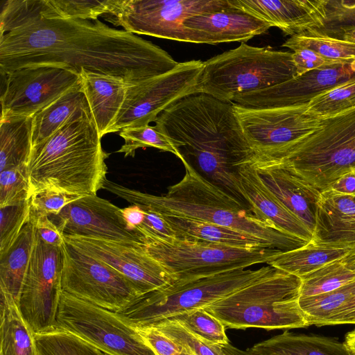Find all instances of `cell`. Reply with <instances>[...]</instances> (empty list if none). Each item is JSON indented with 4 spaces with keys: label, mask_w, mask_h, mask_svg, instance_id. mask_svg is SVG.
Masks as SVG:
<instances>
[{
    "label": "cell",
    "mask_w": 355,
    "mask_h": 355,
    "mask_svg": "<svg viewBox=\"0 0 355 355\" xmlns=\"http://www.w3.org/2000/svg\"><path fill=\"white\" fill-rule=\"evenodd\" d=\"M46 64L135 85L170 71L178 62L151 42L98 19H47L35 10L32 0L6 1L0 15L1 75Z\"/></svg>",
    "instance_id": "6da1fadb"
},
{
    "label": "cell",
    "mask_w": 355,
    "mask_h": 355,
    "mask_svg": "<svg viewBox=\"0 0 355 355\" xmlns=\"http://www.w3.org/2000/svg\"><path fill=\"white\" fill-rule=\"evenodd\" d=\"M180 160L251 211L239 182V168L255 153L248 144L233 103L196 93L171 105L155 121Z\"/></svg>",
    "instance_id": "7a4b0ae2"
},
{
    "label": "cell",
    "mask_w": 355,
    "mask_h": 355,
    "mask_svg": "<svg viewBox=\"0 0 355 355\" xmlns=\"http://www.w3.org/2000/svg\"><path fill=\"white\" fill-rule=\"evenodd\" d=\"M181 161L185 169L183 178L161 196L143 193L107 179L103 189L131 205L147 207L162 214L200 220L239 230L262 240L281 252L302 248L309 243L259 219L201 176L187 162Z\"/></svg>",
    "instance_id": "3957f363"
},
{
    "label": "cell",
    "mask_w": 355,
    "mask_h": 355,
    "mask_svg": "<svg viewBox=\"0 0 355 355\" xmlns=\"http://www.w3.org/2000/svg\"><path fill=\"white\" fill-rule=\"evenodd\" d=\"M89 107L76 110L47 139L32 147L26 166L28 198L51 190L82 196L103 189L107 167Z\"/></svg>",
    "instance_id": "277c9868"
},
{
    "label": "cell",
    "mask_w": 355,
    "mask_h": 355,
    "mask_svg": "<svg viewBox=\"0 0 355 355\" xmlns=\"http://www.w3.org/2000/svg\"><path fill=\"white\" fill-rule=\"evenodd\" d=\"M301 278L276 270L204 308L229 329L309 326L300 304Z\"/></svg>",
    "instance_id": "5b68a950"
},
{
    "label": "cell",
    "mask_w": 355,
    "mask_h": 355,
    "mask_svg": "<svg viewBox=\"0 0 355 355\" xmlns=\"http://www.w3.org/2000/svg\"><path fill=\"white\" fill-rule=\"evenodd\" d=\"M295 76L293 53L242 42L204 62L197 93L232 102L237 96L265 89Z\"/></svg>",
    "instance_id": "8992f818"
},
{
    "label": "cell",
    "mask_w": 355,
    "mask_h": 355,
    "mask_svg": "<svg viewBox=\"0 0 355 355\" xmlns=\"http://www.w3.org/2000/svg\"><path fill=\"white\" fill-rule=\"evenodd\" d=\"M275 270L268 265L257 270L238 268L178 279L171 285L140 297L117 313L132 327L157 323L186 311L204 309Z\"/></svg>",
    "instance_id": "52a82bcc"
},
{
    "label": "cell",
    "mask_w": 355,
    "mask_h": 355,
    "mask_svg": "<svg viewBox=\"0 0 355 355\" xmlns=\"http://www.w3.org/2000/svg\"><path fill=\"white\" fill-rule=\"evenodd\" d=\"M322 191L355 168V107L322 119V125L295 144L270 155Z\"/></svg>",
    "instance_id": "ba28073f"
},
{
    "label": "cell",
    "mask_w": 355,
    "mask_h": 355,
    "mask_svg": "<svg viewBox=\"0 0 355 355\" xmlns=\"http://www.w3.org/2000/svg\"><path fill=\"white\" fill-rule=\"evenodd\" d=\"M146 252L159 261L175 279L211 275L267 263L281 252L269 248H233L174 239H143Z\"/></svg>",
    "instance_id": "9c48e42d"
},
{
    "label": "cell",
    "mask_w": 355,
    "mask_h": 355,
    "mask_svg": "<svg viewBox=\"0 0 355 355\" xmlns=\"http://www.w3.org/2000/svg\"><path fill=\"white\" fill-rule=\"evenodd\" d=\"M56 329L72 334L107 355H156L136 329L117 313L64 291Z\"/></svg>",
    "instance_id": "30bf717a"
},
{
    "label": "cell",
    "mask_w": 355,
    "mask_h": 355,
    "mask_svg": "<svg viewBox=\"0 0 355 355\" xmlns=\"http://www.w3.org/2000/svg\"><path fill=\"white\" fill-rule=\"evenodd\" d=\"M62 251V291L116 313L144 295L125 276L64 241Z\"/></svg>",
    "instance_id": "8fae6325"
},
{
    "label": "cell",
    "mask_w": 355,
    "mask_h": 355,
    "mask_svg": "<svg viewBox=\"0 0 355 355\" xmlns=\"http://www.w3.org/2000/svg\"><path fill=\"white\" fill-rule=\"evenodd\" d=\"M203 64L204 62L195 60L178 62L170 71L130 85L119 113L107 133L148 125L171 105L197 93Z\"/></svg>",
    "instance_id": "7c38bea8"
},
{
    "label": "cell",
    "mask_w": 355,
    "mask_h": 355,
    "mask_svg": "<svg viewBox=\"0 0 355 355\" xmlns=\"http://www.w3.org/2000/svg\"><path fill=\"white\" fill-rule=\"evenodd\" d=\"M62 245L44 243L35 228L30 261L18 304L21 316L34 334L56 329L62 292Z\"/></svg>",
    "instance_id": "4fadbf2b"
},
{
    "label": "cell",
    "mask_w": 355,
    "mask_h": 355,
    "mask_svg": "<svg viewBox=\"0 0 355 355\" xmlns=\"http://www.w3.org/2000/svg\"><path fill=\"white\" fill-rule=\"evenodd\" d=\"M229 6L228 0H116L113 12L104 16L133 34L187 42V19Z\"/></svg>",
    "instance_id": "5bb4252c"
},
{
    "label": "cell",
    "mask_w": 355,
    "mask_h": 355,
    "mask_svg": "<svg viewBox=\"0 0 355 355\" xmlns=\"http://www.w3.org/2000/svg\"><path fill=\"white\" fill-rule=\"evenodd\" d=\"M233 105L248 144L259 155H269L284 150L322 125V119L309 110V104L272 108Z\"/></svg>",
    "instance_id": "9a60e30c"
},
{
    "label": "cell",
    "mask_w": 355,
    "mask_h": 355,
    "mask_svg": "<svg viewBox=\"0 0 355 355\" xmlns=\"http://www.w3.org/2000/svg\"><path fill=\"white\" fill-rule=\"evenodd\" d=\"M2 76L1 118L33 116L81 81L79 73L62 64L31 65Z\"/></svg>",
    "instance_id": "2e32d148"
},
{
    "label": "cell",
    "mask_w": 355,
    "mask_h": 355,
    "mask_svg": "<svg viewBox=\"0 0 355 355\" xmlns=\"http://www.w3.org/2000/svg\"><path fill=\"white\" fill-rule=\"evenodd\" d=\"M63 239L125 276L144 295L176 281L159 261L146 252L144 243L119 242L84 236H63Z\"/></svg>",
    "instance_id": "e0dca14e"
},
{
    "label": "cell",
    "mask_w": 355,
    "mask_h": 355,
    "mask_svg": "<svg viewBox=\"0 0 355 355\" xmlns=\"http://www.w3.org/2000/svg\"><path fill=\"white\" fill-rule=\"evenodd\" d=\"M49 218L62 236L142 243L141 236L128 226L121 208L96 195L83 196Z\"/></svg>",
    "instance_id": "ac0fdd59"
},
{
    "label": "cell",
    "mask_w": 355,
    "mask_h": 355,
    "mask_svg": "<svg viewBox=\"0 0 355 355\" xmlns=\"http://www.w3.org/2000/svg\"><path fill=\"white\" fill-rule=\"evenodd\" d=\"M355 77V60L334 68L313 70L271 87L244 94L231 103L249 108L307 105L314 98Z\"/></svg>",
    "instance_id": "d6986e66"
},
{
    "label": "cell",
    "mask_w": 355,
    "mask_h": 355,
    "mask_svg": "<svg viewBox=\"0 0 355 355\" xmlns=\"http://www.w3.org/2000/svg\"><path fill=\"white\" fill-rule=\"evenodd\" d=\"M251 162L264 187L313 233L321 191L279 160L255 153Z\"/></svg>",
    "instance_id": "ffe728a7"
},
{
    "label": "cell",
    "mask_w": 355,
    "mask_h": 355,
    "mask_svg": "<svg viewBox=\"0 0 355 355\" xmlns=\"http://www.w3.org/2000/svg\"><path fill=\"white\" fill-rule=\"evenodd\" d=\"M183 26L187 42L208 44L245 42L272 27L230 4L220 10L191 17L184 21Z\"/></svg>",
    "instance_id": "44dd1931"
},
{
    "label": "cell",
    "mask_w": 355,
    "mask_h": 355,
    "mask_svg": "<svg viewBox=\"0 0 355 355\" xmlns=\"http://www.w3.org/2000/svg\"><path fill=\"white\" fill-rule=\"evenodd\" d=\"M228 2L291 36L320 30L326 17L325 0H228Z\"/></svg>",
    "instance_id": "7402d4cb"
},
{
    "label": "cell",
    "mask_w": 355,
    "mask_h": 355,
    "mask_svg": "<svg viewBox=\"0 0 355 355\" xmlns=\"http://www.w3.org/2000/svg\"><path fill=\"white\" fill-rule=\"evenodd\" d=\"M311 242L318 245L355 248V196L331 189L321 191Z\"/></svg>",
    "instance_id": "603a6c76"
},
{
    "label": "cell",
    "mask_w": 355,
    "mask_h": 355,
    "mask_svg": "<svg viewBox=\"0 0 355 355\" xmlns=\"http://www.w3.org/2000/svg\"><path fill=\"white\" fill-rule=\"evenodd\" d=\"M239 174L241 191L257 218L294 236L312 241L308 227L264 187L251 160L239 168Z\"/></svg>",
    "instance_id": "cb8c5ba5"
},
{
    "label": "cell",
    "mask_w": 355,
    "mask_h": 355,
    "mask_svg": "<svg viewBox=\"0 0 355 355\" xmlns=\"http://www.w3.org/2000/svg\"><path fill=\"white\" fill-rule=\"evenodd\" d=\"M80 76L95 124L102 137L114 123L130 85L120 78L85 69Z\"/></svg>",
    "instance_id": "d4e9b609"
},
{
    "label": "cell",
    "mask_w": 355,
    "mask_h": 355,
    "mask_svg": "<svg viewBox=\"0 0 355 355\" xmlns=\"http://www.w3.org/2000/svg\"><path fill=\"white\" fill-rule=\"evenodd\" d=\"M162 215L180 239L233 248H272L262 240L232 228L197 219Z\"/></svg>",
    "instance_id": "484cf974"
},
{
    "label": "cell",
    "mask_w": 355,
    "mask_h": 355,
    "mask_svg": "<svg viewBox=\"0 0 355 355\" xmlns=\"http://www.w3.org/2000/svg\"><path fill=\"white\" fill-rule=\"evenodd\" d=\"M254 355H353L345 343L318 335L284 333L255 344Z\"/></svg>",
    "instance_id": "4316f807"
},
{
    "label": "cell",
    "mask_w": 355,
    "mask_h": 355,
    "mask_svg": "<svg viewBox=\"0 0 355 355\" xmlns=\"http://www.w3.org/2000/svg\"><path fill=\"white\" fill-rule=\"evenodd\" d=\"M35 236V226L28 220L17 240L5 253L0 254V293L19 304L28 267Z\"/></svg>",
    "instance_id": "83f0119b"
},
{
    "label": "cell",
    "mask_w": 355,
    "mask_h": 355,
    "mask_svg": "<svg viewBox=\"0 0 355 355\" xmlns=\"http://www.w3.org/2000/svg\"><path fill=\"white\" fill-rule=\"evenodd\" d=\"M0 293V355H39L34 333L17 304L10 296Z\"/></svg>",
    "instance_id": "f1b7e54d"
},
{
    "label": "cell",
    "mask_w": 355,
    "mask_h": 355,
    "mask_svg": "<svg viewBox=\"0 0 355 355\" xmlns=\"http://www.w3.org/2000/svg\"><path fill=\"white\" fill-rule=\"evenodd\" d=\"M33 116L0 119V171L26 167L32 150Z\"/></svg>",
    "instance_id": "f546056e"
},
{
    "label": "cell",
    "mask_w": 355,
    "mask_h": 355,
    "mask_svg": "<svg viewBox=\"0 0 355 355\" xmlns=\"http://www.w3.org/2000/svg\"><path fill=\"white\" fill-rule=\"evenodd\" d=\"M88 106L80 81L33 116L32 147L53 135L76 110Z\"/></svg>",
    "instance_id": "4dcf8cb0"
},
{
    "label": "cell",
    "mask_w": 355,
    "mask_h": 355,
    "mask_svg": "<svg viewBox=\"0 0 355 355\" xmlns=\"http://www.w3.org/2000/svg\"><path fill=\"white\" fill-rule=\"evenodd\" d=\"M353 248H337L313 244L274 256L268 265L300 278L322 266L345 257Z\"/></svg>",
    "instance_id": "1f68e13d"
},
{
    "label": "cell",
    "mask_w": 355,
    "mask_h": 355,
    "mask_svg": "<svg viewBox=\"0 0 355 355\" xmlns=\"http://www.w3.org/2000/svg\"><path fill=\"white\" fill-rule=\"evenodd\" d=\"M35 10L47 19H98V17L111 14L116 0H32Z\"/></svg>",
    "instance_id": "d6a6232c"
},
{
    "label": "cell",
    "mask_w": 355,
    "mask_h": 355,
    "mask_svg": "<svg viewBox=\"0 0 355 355\" xmlns=\"http://www.w3.org/2000/svg\"><path fill=\"white\" fill-rule=\"evenodd\" d=\"M355 298V280L333 291L300 299L309 325H329L331 320Z\"/></svg>",
    "instance_id": "836d02e7"
},
{
    "label": "cell",
    "mask_w": 355,
    "mask_h": 355,
    "mask_svg": "<svg viewBox=\"0 0 355 355\" xmlns=\"http://www.w3.org/2000/svg\"><path fill=\"white\" fill-rule=\"evenodd\" d=\"M282 46L293 51L311 49L326 58L343 62L355 60V42L311 31L291 36Z\"/></svg>",
    "instance_id": "e575fe53"
},
{
    "label": "cell",
    "mask_w": 355,
    "mask_h": 355,
    "mask_svg": "<svg viewBox=\"0 0 355 355\" xmlns=\"http://www.w3.org/2000/svg\"><path fill=\"white\" fill-rule=\"evenodd\" d=\"M301 280L300 298H304L333 291L354 281L355 272L337 260L301 277Z\"/></svg>",
    "instance_id": "d590c367"
},
{
    "label": "cell",
    "mask_w": 355,
    "mask_h": 355,
    "mask_svg": "<svg viewBox=\"0 0 355 355\" xmlns=\"http://www.w3.org/2000/svg\"><path fill=\"white\" fill-rule=\"evenodd\" d=\"M171 318L208 345L223 347L230 343L225 325L204 309L186 311Z\"/></svg>",
    "instance_id": "8d00e7d4"
},
{
    "label": "cell",
    "mask_w": 355,
    "mask_h": 355,
    "mask_svg": "<svg viewBox=\"0 0 355 355\" xmlns=\"http://www.w3.org/2000/svg\"><path fill=\"white\" fill-rule=\"evenodd\" d=\"M39 355H107L76 336L60 330L34 334Z\"/></svg>",
    "instance_id": "74e56055"
},
{
    "label": "cell",
    "mask_w": 355,
    "mask_h": 355,
    "mask_svg": "<svg viewBox=\"0 0 355 355\" xmlns=\"http://www.w3.org/2000/svg\"><path fill=\"white\" fill-rule=\"evenodd\" d=\"M355 107V77L320 94L309 103V110L321 119Z\"/></svg>",
    "instance_id": "f35d334b"
},
{
    "label": "cell",
    "mask_w": 355,
    "mask_h": 355,
    "mask_svg": "<svg viewBox=\"0 0 355 355\" xmlns=\"http://www.w3.org/2000/svg\"><path fill=\"white\" fill-rule=\"evenodd\" d=\"M119 135L124 139V144L117 153H124V157H134L137 149L153 147L179 157L178 152L170 139L157 130L155 126L146 125L128 128L121 130Z\"/></svg>",
    "instance_id": "ab89813d"
},
{
    "label": "cell",
    "mask_w": 355,
    "mask_h": 355,
    "mask_svg": "<svg viewBox=\"0 0 355 355\" xmlns=\"http://www.w3.org/2000/svg\"><path fill=\"white\" fill-rule=\"evenodd\" d=\"M150 325L155 327L171 339L178 346L182 354L189 355H225L220 347L205 344L187 331L178 322L171 318L164 319Z\"/></svg>",
    "instance_id": "60d3db41"
},
{
    "label": "cell",
    "mask_w": 355,
    "mask_h": 355,
    "mask_svg": "<svg viewBox=\"0 0 355 355\" xmlns=\"http://www.w3.org/2000/svg\"><path fill=\"white\" fill-rule=\"evenodd\" d=\"M325 12L324 26L311 32L341 39L345 33L355 29V1L325 0Z\"/></svg>",
    "instance_id": "b9f144b4"
},
{
    "label": "cell",
    "mask_w": 355,
    "mask_h": 355,
    "mask_svg": "<svg viewBox=\"0 0 355 355\" xmlns=\"http://www.w3.org/2000/svg\"><path fill=\"white\" fill-rule=\"evenodd\" d=\"M29 199L16 205L0 207V254L14 244L29 220Z\"/></svg>",
    "instance_id": "7bdbcfd3"
},
{
    "label": "cell",
    "mask_w": 355,
    "mask_h": 355,
    "mask_svg": "<svg viewBox=\"0 0 355 355\" xmlns=\"http://www.w3.org/2000/svg\"><path fill=\"white\" fill-rule=\"evenodd\" d=\"M28 192L26 167H16L0 171V207L27 201L29 199Z\"/></svg>",
    "instance_id": "ee69618b"
},
{
    "label": "cell",
    "mask_w": 355,
    "mask_h": 355,
    "mask_svg": "<svg viewBox=\"0 0 355 355\" xmlns=\"http://www.w3.org/2000/svg\"><path fill=\"white\" fill-rule=\"evenodd\" d=\"M81 197L76 194L51 190L35 193L29 198V218L58 215L65 206Z\"/></svg>",
    "instance_id": "f6af8a7d"
},
{
    "label": "cell",
    "mask_w": 355,
    "mask_h": 355,
    "mask_svg": "<svg viewBox=\"0 0 355 355\" xmlns=\"http://www.w3.org/2000/svg\"><path fill=\"white\" fill-rule=\"evenodd\" d=\"M139 206L144 211V217L136 231L141 236V242L143 239L163 241L176 239L175 232L162 214L147 207Z\"/></svg>",
    "instance_id": "bcb514c9"
},
{
    "label": "cell",
    "mask_w": 355,
    "mask_h": 355,
    "mask_svg": "<svg viewBox=\"0 0 355 355\" xmlns=\"http://www.w3.org/2000/svg\"><path fill=\"white\" fill-rule=\"evenodd\" d=\"M293 61L295 67L296 76L313 70L334 68L351 62L330 60L308 49L293 51Z\"/></svg>",
    "instance_id": "7dc6e473"
},
{
    "label": "cell",
    "mask_w": 355,
    "mask_h": 355,
    "mask_svg": "<svg viewBox=\"0 0 355 355\" xmlns=\"http://www.w3.org/2000/svg\"><path fill=\"white\" fill-rule=\"evenodd\" d=\"M156 355H180L178 346L155 327L148 324L134 327Z\"/></svg>",
    "instance_id": "c3c4849f"
},
{
    "label": "cell",
    "mask_w": 355,
    "mask_h": 355,
    "mask_svg": "<svg viewBox=\"0 0 355 355\" xmlns=\"http://www.w3.org/2000/svg\"><path fill=\"white\" fill-rule=\"evenodd\" d=\"M29 220L34 223L36 232L44 243L51 245H62L64 241L63 236L49 217L43 216Z\"/></svg>",
    "instance_id": "681fc988"
},
{
    "label": "cell",
    "mask_w": 355,
    "mask_h": 355,
    "mask_svg": "<svg viewBox=\"0 0 355 355\" xmlns=\"http://www.w3.org/2000/svg\"><path fill=\"white\" fill-rule=\"evenodd\" d=\"M329 189L355 196V168L340 177Z\"/></svg>",
    "instance_id": "f907efd6"
},
{
    "label": "cell",
    "mask_w": 355,
    "mask_h": 355,
    "mask_svg": "<svg viewBox=\"0 0 355 355\" xmlns=\"http://www.w3.org/2000/svg\"><path fill=\"white\" fill-rule=\"evenodd\" d=\"M345 324H355V298L331 320L329 325Z\"/></svg>",
    "instance_id": "816d5d0a"
},
{
    "label": "cell",
    "mask_w": 355,
    "mask_h": 355,
    "mask_svg": "<svg viewBox=\"0 0 355 355\" xmlns=\"http://www.w3.org/2000/svg\"><path fill=\"white\" fill-rule=\"evenodd\" d=\"M221 349L225 355H254L250 353L248 350L244 351L235 347L231 344L226 345L221 347Z\"/></svg>",
    "instance_id": "f5cc1de1"
},
{
    "label": "cell",
    "mask_w": 355,
    "mask_h": 355,
    "mask_svg": "<svg viewBox=\"0 0 355 355\" xmlns=\"http://www.w3.org/2000/svg\"><path fill=\"white\" fill-rule=\"evenodd\" d=\"M346 268L355 272V248H353L345 257L340 259Z\"/></svg>",
    "instance_id": "db71d44e"
},
{
    "label": "cell",
    "mask_w": 355,
    "mask_h": 355,
    "mask_svg": "<svg viewBox=\"0 0 355 355\" xmlns=\"http://www.w3.org/2000/svg\"><path fill=\"white\" fill-rule=\"evenodd\" d=\"M345 343L352 354L355 355V329L346 334Z\"/></svg>",
    "instance_id": "11a10c76"
},
{
    "label": "cell",
    "mask_w": 355,
    "mask_h": 355,
    "mask_svg": "<svg viewBox=\"0 0 355 355\" xmlns=\"http://www.w3.org/2000/svg\"><path fill=\"white\" fill-rule=\"evenodd\" d=\"M341 39L355 42V29L345 33Z\"/></svg>",
    "instance_id": "9f6ffc18"
},
{
    "label": "cell",
    "mask_w": 355,
    "mask_h": 355,
    "mask_svg": "<svg viewBox=\"0 0 355 355\" xmlns=\"http://www.w3.org/2000/svg\"><path fill=\"white\" fill-rule=\"evenodd\" d=\"M180 355H189V354H181Z\"/></svg>",
    "instance_id": "6f0895ef"
}]
</instances>
